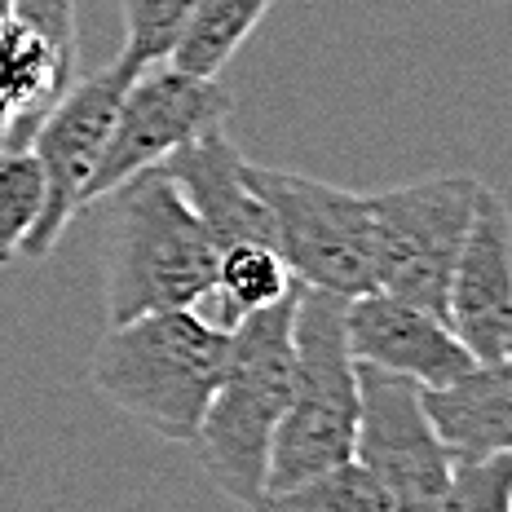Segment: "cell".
Returning a JSON list of instances; mask_svg holds the SVG:
<instances>
[{
	"instance_id": "4",
	"label": "cell",
	"mask_w": 512,
	"mask_h": 512,
	"mask_svg": "<svg viewBox=\"0 0 512 512\" xmlns=\"http://www.w3.org/2000/svg\"><path fill=\"white\" fill-rule=\"evenodd\" d=\"M345 301L349 296L301 283L292 318V384L270 446L265 499L332 464L354 460L358 358L345 332Z\"/></svg>"
},
{
	"instance_id": "20",
	"label": "cell",
	"mask_w": 512,
	"mask_h": 512,
	"mask_svg": "<svg viewBox=\"0 0 512 512\" xmlns=\"http://www.w3.org/2000/svg\"><path fill=\"white\" fill-rule=\"evenodd\" d=\"M442 508L446 512H508L512 508V451L455 460Z\"/></svg>"
},
{
	"instance_id": "17",
	"label": "cell",
	"mask_w": 512,
	"mask_h": 512,
	"mask_svg": "<svg viewBox=\"0 0 512 512\" xmlns=\"http://www.w3.org/2000/svg\"><path fill=\"white\" fill-rule=\"evenodd\" d=\"M261 508H283V512H389L393 499L358 460H345V464H332V468H323V473L305 477V482H296L292 490L270 495Z\"/></svg>"
},
{
	"instance_id": "15",
	"label": "cell",
	"mask_w": 512,
	"mask_h": 512,
	"mask_svg": "<svg viewBox=\"0 0 512 512\" xmlns=\"http://www.w3.org/2000/svg\"><path fill=\"white\" fill-rule=\"evenodd\" d=\"M292 287H296V274L274 243L243 239V243H230V248L217 252L212 292H204L199 305H190V309H199L208 323H217L230 332L243 314L274 305L279 296L292 292Z\"/></svg>"
},
{
	"instance_id": "3",
	"label": "cell",
	"mask_w": 512,
	"mask_h": 512,
	"mask_svg": "<svg viewBox=\"0 0 512 512\" xmlns=\"http://www.w3.org/2000/svg\"><path fill=\"white\" fill-rule=\"evenodd\" d=\"M106 204V318L151 314V309L199 305L217 279V243L199 226L195 208L164 168H142L102 199Z\"/></svg>"
},
{
	"instance_id": "13",
	"label": "cell",
	"mask_w": 512,
	"mask_h": 512,
	"mask_svg": "<svg viewBox=\"0 0 512 512\" xmlns=\"http://www.w3.org/2000/svg\"><path fill=\"white\" fill-rule=\"evenodd\" d=\"M168 177L177 181V190L186 195V204L195 208L199 226L208 230V239L221 248L243 239L274 243L279 248V230H274L270 208L261 204V195L248 181V159L230 142L226 124H212L199 137H190L186 146H177L168 159H159Z\"/></svg>"
},
{
	"instance_id": "1",
	"label": "cell",
	"mask_w": 512,
	"mask_h": 512,
	"mask_svg": "<svg viewBox=\"0 0 512 512\" xmlns=\"http://www.w3.org/2000/svg\"><path fill=\"white\" fill-rule=\"evenodd\" d=\"M230 354V332L199 309H151L111 323L93 349V389L164 442L190 446Z\"/></svg>"
},
{
	"instance_id": "8",
	"label": "cell",
	"mask_w": 512,
	"mask_h": 512,
	"mask_svg": "<svg viewBox=\"0 0 512 512\" xmlns=\"http://www.w3.org/2000/svg\"><path fill=\"white\" fill-rule=\"evenodd\" d=\"M354 460L389 490L393 508H442L455 455L433 429L424 384L358 362Z\"/></svg>"
},
{
	"instance_id": "6",
	"label": "cell",
	"mask_w": 512,
	"mask_h": 512,
	"mask_svg": "<svg viewBox=\"0 0 512 512\" xmlns=\"http://www.w3.org/2000/svg\"><path fill=\"white\" fill-rule=\"evenodd\" d=\"M248 181L270 208L279 252L305 287L358 296L371 279V199L287 168L248 164Z\"/></svg>"
},
{
	"instance_id": "11",
	"label": "cell",
	"mask_w": 512,
	"mask_h": 512,
	"mask_svg": "<svg viewBox=\"0 0 512 512\" xmlns=\"http://www.w3.org/2000/svg\"><path fill=\"white\" fill-rule=\"evenodd\" d=\"M446 323L477 362L504 358L512 332V212L486 186H477L473 221L455 256Z\"/></svg>"
},
{
	"instance_id": "9",
	"label": "cell",
	"mask_w": 512,
	"mask_h": 512,
	"mask_svg": "<svg viewBox=\"0 0 512 512\" xmlns=\"http://www.w3.org/2000/svg\"><path fill=\"white\" fill-rule=\"evenodd\" d=\"M230 93L221 89L217 76H195L177 62H151L128 80L120 111H115L111 137L98 159V173L89 181L84 208L102 204L120 181H128L142 168H155L177 146L199 137L212 124H226Z\"/></svg>"
},
{
	"instance_id": "18",
	"label": "cell",
	"mask_w": 512,
	"mask_h": 512,
	"mask_svg": "<svg viewBox=\"0 0 512 512\" xmlns=\"http://www.w3.org/2000/svg\"><path fill=\"white\" fill-rule=\"evenodd\" d=\"M45 208V173L31 146H0V265H14Z\"/></svg>"
},
{
	"instance_id": "7",
	"label": "cell",
	"mask_w": 512,
	"mask_h": 512,
	"mask_svg": "<svg viewBox=\"0 0 512 512\" xmlns=\"http://www.w3.org/2000/svg\"><path fill=\"white\" fill-rule=\"evenodd\" d=\"M133 76H137V67L115 58L98 76L71 84L45 111V120L36 124L27 146L40 159V173H45V208H40L18 261H45L53 252V243L62 239V230L76 221V212H84L89 181L98 173V159L106 151V137H111L115 111H120V98Z\"/></svg>"
},
{
	"instance_id": "16",
	"label": "cell",
	"mask_w": 512,
	"mask_h": 512,
	"mask_svg": "<svg viewBox=\"0 0 512 512\" xmlns=\"http://www.w3.org/2000/svg\"><path fill=\"white\" fill-rule=\"evenodd\" d=\"M274 0H199L195 18L186 23L168 62L195 71V76H221V67L239 53V45L261 27Z\"/></svg>"
},
{
	"instance_id": "12",
	"label": "cell",
	"mask_w": 512,
	"mask_h": 512,
	"mask_svg": "<svg viewBox=\"0 0 512 512\" xmlns=\"http://www.w3.org/2000/svg\"><path fill=\"white\" fill-rule=\"evenodd\" d=\"M345 332L358 362L398 371V376L424 384V389L451 384L477 362L464 349V340L451 332L446 318L402 301V296L384 292V287H367V292L349 296Z\"/></svg>"
},
{
	"instance_id": "2",
	"label": "cell",
	"mask_w": 512,
	"mask_h": 512,
	"mask_svg": "<svg viewBox=\"0 0 512 512\" xmlns=\"http://www.w3.org/2000/svg\"><path fill=\"white\" fill-rule=\"evenodd\" d=\"M301 279L274 305L252 309L230 327V354L212 402L199 420L195 451L212 486L234 504L261 508L270 477L274 429L287 407L292 384V318Z\"/></svg>"
},
{
	"instance_id": "5",
	"label": "cell",
	"mask_w": 512,
	"mask_h": 512,
	"mask_svg": "<svg viewBox=\"0 0 512 512\" xmlns=\"http://www.w3.org/2000/svg\"><path fill=\"white\" fill-rule=\"evenodd\" d=\"M477 186L468 173L376 190L371 199V279L384 292L446 318L455 256L473 221Z\"/></svg>"
},
{
	"instance_id": "19",
	"label": "cell",
	"mask_w": 512,
	"mask_h": 512,
	"mask_svg": "<svg viewBox=\"0 0 512 512\" xmlns=\"http://www.w3.org/2000/svg\"><path fill=\"white\" fill-rule=\"evenodd\" d=\"M124 9V49L120 58L128 67H151L164 62L181 40L186 23L195 18L199 0H120Z\"/></svg>"
},
{
	"instance_id": "10",
	"label": "cell",
	"mask_w": 512,
	"mask_h": 512,
	"mask_svg": "<svg viewBox=\"0 0 512 512\" xmlns=\"http://www.w3.org/2000/svg\"><path fill=\"white\" fill-rule=\"evenodd\" d=\"M76 71V0H0V146H27Z\"/></svg>"
},
{
	"instance_id": "14",
	"label": "cell",
	"mask_w": 512,
	"mask_h": 512,
	"mask_svg": "<svg viewBox=\"0 0 512 512\" xmlns=\"http://www.w3.org/2000/svg\"><path fill=\"white\" fill-rule=\"evenodd\" d=\"M424 407L455 460L512 451V358L473 362L451 384L424 389Z\"/></svg>"
}]
</instances>
